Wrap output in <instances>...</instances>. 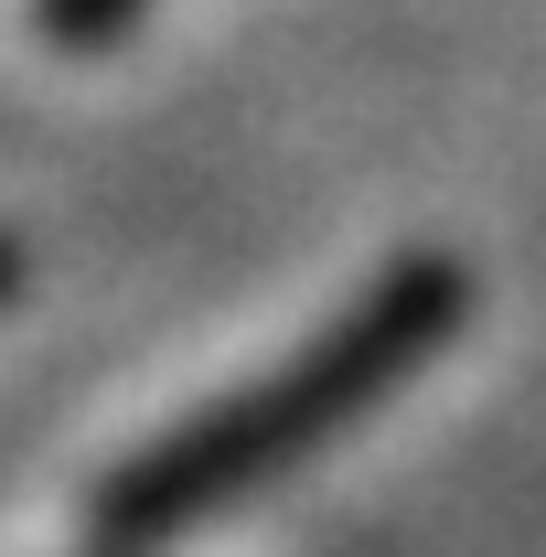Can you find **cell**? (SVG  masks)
I'll return each instance as SVG.
<instances>
[{
    "label": "cell",
    "mask_w": 546,
    "mask_h": 557,
    "mask_svg": "<svg viewBox=\"0 0 546 557\" xmlns=\"http://www.w3.org/2000/svg\"><path fill=\"white\" fill-rule=\"evenodd\" d=\"M461 311H472V269H461V258H397L300 364H278L247 397H225L214 418L150 440L129 472L97 493V536L150 547V536H183V525H204L225 504H247V493L278 483L289 461H311L333 429L375 418L429 354L461 333Z\"/></svg>",
    "instance_id": "cell-1"
},
{
    "label": "cell",
    "mask_w": 546,
    "mask_h": 557,
    "mask_svg": "<svg viewBox=\"0 0 546 557\" xmlns=\"http://www.w3.org/2000/svg\"><path fill=\"white\" fill-rule=\"evenodd\" d=\"M150 0H33V22H44V44H65V54H97V44H119Z\"/></svg>",
    "instance_id": "cell-2"
},
{
    "label": "cell",
    "mask_w": 546,
    "mask_h": 557,
    "mask_svg": "<svg viewBox=\"0 0 546 557\" xmlns=\"http://www.w3.org/2000/svg\"><path fill=\"white\" fill-rule=\"evenodd\" d=\"M11 278H22V247H11V236H0V300H11Z\"/></svg>",
    "instance_id": "cell-3"
}]
</instances>
